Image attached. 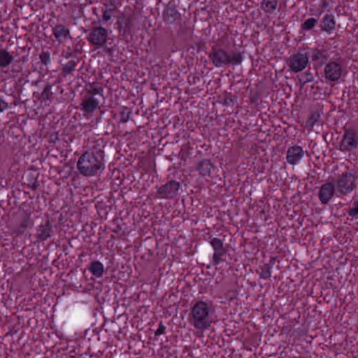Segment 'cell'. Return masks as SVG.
I'll list each match as a JSON object with an SVG mask.
<instances>
[{"label":"cell","mask_w":358,"mask_h":358,"mask_svg":"<svg viewBox=\"0 0 358 358\" xmlns=\"http://www.w3.org/2000/svg\"><path fill=\"white\" fill-rule=\"evenodd\" d=\"M106 154L100 147H92L84 152L76 162V169L81 176L87 178L97 177L105 170Z\"/></svg>","instance_id":"obj_1"},{"label":"cell","mask_w":358,"mask_h":358,"mask_svg":"<svg viewBox=\"0 0 358 358\" xmlns=\"http://www.w3.org/2000/svg\"><path fill=\"white\" fill-rule=\"evenodd\" d=\"M214 311V308L209 302L197 300L190 308L189 322L196 330H207L212 325Z\"/></svg>","instance_id":"obj_2"},{"label":"cell","mask_w":358,"mask_h":358,"mask_svg":"<svg viewBox=\"0 0 358 358\" xmlns=\"http://www.w3.org/2000/svg\"><path fill=\"white\" fill-rule=\"evenodd\" d=\"M181 184L177 180H168L156 190L155 198L160 200H171L178 196Z\"/></svg>","instance_id":"obj_3"},{"label":"cell","mask_w":358,"mask_h":358,"mask_svg":"<svg viewBox=\"0 0 358 358\" xmlns=\"http://www.w3.org/2000/svg\"><path fill=\"white\" fill-rule=\"evenodd\" d=\"M357 185V175L352 172H345L337 181V192L342 196H348L356 189Z\"/></svg>","instance_id":"obj_4"},{"label":"cell","mask_w":358,"mask_h":358,"mask_svg":"<svg viewBox=\"0 0 358 358\" xmlns=\"http://www.w3.org/2000/svg\"><path fill=\"white\" fill-rule=\"evenodd\" d=\"M108 39V30L105 27L95 26L91 29L88 36V40L95 47H102L107 44Z\"/></svg>","instance_id":"obj_5"},{"label":"cell","mask_w":358,"mask_h":358,"mask_svg":"<svg viewBox=\"0 0 358 358\" xmlns=\"http://www.w3.org/2000/svg\"><path fill=\"white\" fill-rule=\"evenodd\" d=\"M309 58L306 53H296L289 57L287 65L292 72L300 73L308 67Z\"/></svg>","instance_id":"obj_6"},{"label":"cell","mask_w":358,"mask_h":358,"mask_svg":"<svg viewBox=\"0 0 358 358\" xmlns=\"http://www.w3.org/2000/svg\"><path fill=\"white\" fill-rule=\"evenodd\" d=\"M209 244L213 249L212 263L218 265L223 260V257L228 253V249L225 246L223 241L218 237H213Z\"/></svg>","instance_id":"obj_7"},{"label":"cell","mask_w":358,"mask_h":358,"mask_svg":"<svg viewBox=\"0 0 358 358\" xmlns=\"http://www.w3.org/2000/svg\"><path fill=\"white\" fill-rule=\"evenodd\" d=\"M358 148V133L354 129H346L340 145L342 152H352Z\"/></svg>","instance_id":"obj_8"},{"label":"cell","mask_w":358,"mask_h":358,"mask_svg":"<svg viewBox=\"0 0 358 358\" xmlns=\"http://www.w3.org/2000/svg\"><path fill=\"white\" fill-rule=\"evenodd\" d=\"M99 107H100V100L96 97V96L89 94H87L81 102V112L86 119H90L92 117Z\"/></svg>","instance_id":"obj_9"},{"label":"cell","mask_w":358,"mask_h":358,"mask_svg":"<svg viewBox=\"0 0 358 358\" xmlns=\"http://www.w3.org/2000/svg\"><path fill=\"white\" fill-rule=\"evenodd\" d=\"M209 58L213 65L218 68L231 65V55L223 49H212L209 54Z\"/></svg>","instance_id":"obj_10"},{"label":"cell","mask_w":358,"mask_h":358,"mask_svg":"<svg viewBox=\"0 0 358 358\" xmlns=\"http://www.w3.org/2000/svg\"><path fill=\"white\" fill-rule=\"evenodd\" d=\"M304 157V151L301 145H291L287 149L286 161L290 165L296 166L302 162Z\"/></svg>","instance_id":"obj_11"},{"label":"cell","mask_w":358,"mask_h":358,"mask_svg":"<svg viewBox=\"0 0 358 358\" xmlns=\"http://www.w3.org/2000/svg\"><path fill=\"white\" fill-rule=\"evenodd\" d=\"M342 72V67L340 64L335 61L328 62L324 67V76L327 81L331 82H336L341 78Z\"/></svg>","instance_id":"obj_12"},{"label":"cell","mask_w":358,"mask_h":358,"mask_svg":"<svg viewBox=\"0 0 358 358\" xmlns=\"http://www.w3.org/2000/svg\"><path fill=\"white\" fill-rule=\"evenodd\" d=\"M52 34L57 42L65 44L72 38L70 30L65 25L57 23L52 28Z\"/></svg>","instance_id":"obj_13"},{"label":"cell","mask_w":358,"mask_h":358,"mask_svg":"<svg viewBox=\"0 0 358 358\" xmlns=\"http://www.w3.org/2000/svg\"><path fill=\"white\" fill-rule=\"evenodd\" d=\"M335 193V187L331 182L324 183L320 188L319 199L322 204H327L333 198Z\"/></svg>","instance_id":"obj_14"},{"label":"cell","mask_w":358,"mask_h":358,"mask_svg":"<svg viewBox=\"0 0 358 358\" xmlns=\"http://www.w3.org/2000/svg\"><path fill=\"white\" fill-rule=\"evenodd\" d=\"M215 168L214 163L209 159H202L197 163L196 170L201 177H209Z\"/></svg>","instance_id":"obj_15"},{"label":"cell","mask_w":358,"mask_h":358,"mask_svg":"<svg viewBox=\"0 0 358 358\" xmlns=\"http://www.w3.org/2000/svg\"><path fill=\"white\" fill-rule=\"evenodd\" d=\"M180 18V13L177 10L176 5L168 4L164 7L162 13V18L164 22H173L177 21Z\"/></svg>","instance_id":"obj_16"},{"label":"cell","mask_w":358,"mask_h":358,"mask_svg":"<svg viewBox=\"0 0 358 358\" xmlns=\"http://www.w3.org/2000/svg\"><path fill=\"white\" fill-rule=\"evenodd\" d=\"M336 28V19L332 14H327L321 22V29L326 33H331Z\"/></svg>","instance_id":"obj_17"},{"label":"cell","mask_w":358,"mask_h":358,"mask_svg":"<svg viewBox=\"0 0 358 358\" xmlns=\"http://www.w3.org/2000/svg\"><path fill=\"white\" fill-rule=\"evenodd\" d=\"M88 270L94 277L100 279L103 276L104 273H105V265L100 260H92L88 267Z\"/></svg>","instance_id":"obj_18"},{"label":"cell","mask_w":358,"mask_h":358,"mask_svg":"<svg viewBox=\"0 0 358 358\" xmlns=\"http://www.w3.org/2000/svg\"><path fill=\"white\" fill-rule=\"evenodd\" d=\"M14 60V56L5 49H0V68L10 66Z\"/></svg>","instance_id":"obj_19"},{"label":"cell","mask_w":358,"mask_h":358,"mask_svg":"<svg viewBox=\"0 0 358 358\" xmlns=\"http://www.w3.org/2000/svg\"><path fill=\"white\" fill-rule=\"evenodd\" d=\"M277 257H273L270 260L269 263L265 264L261 268L260 273V278L261 279L267 280L269 279L272 274L273 268L276 263Z\"/></svg>","instance_id":"obj_20"},{"label":"cell","mask_w":358,"mask_h":358,"mask_svg":"<svg viewBox=\"0 0 358 358\" xmlns=\"http://www.w3.org/2000/svg\"><path fill=\"white\" fill-rule=\"evenodd\" d=\"M279 5V0H262L261 9L265 14H274Z\"/></svg>","instance_id":"obj_21"},{"label":"cell","mask_w":358,"mask_h":358,"mask_svg":"<svg viewBox=\"0 0 358 358\" xmlns=\"http://www.w3.org/2000/svg\"><path fill=\"white\" fill-rule=\"evenodd\" d=\"M76 66H77V62L76 60H69L62 67V74L64 76H70L75 71Z\"/></svg>","instance_id":"obj_22"},{"label":"cell","mask_w":358,"mask_h":358,"mask_svg":"<svg viewBox=\"0 0 358 358\" xmlns=\"http://www.w3.org/2000/svg\"><path fill=\"white\" fill-rule=\"evenodd\" d=\"M53 95H54L53 86L48 83L44 86L41 93H40L39 99L40 100L42 101V102H47V101L51 100V99L53 97Z\"/></svg>","instance_id":"obj_23"},{"label":"cell","mask_w":358,"mask_h":358,"mask_svg":"<svg viewBox=\"0 0 358 358\" xmlns=\"http://www.w3.org/2000/svg\"><path fill=\"white\" fill-rule=\"evenodd\" d=\"M86 93L94 96L102 95L104 93V89L100 85L94 83L90 84L86 89Z\"/></svg>","instance_id":"obj_24"},{"label":"cell","mask_w":358,"mask_h":358,"mask_svg":"<svg viewBox=\"0 0 358 358\" xmlns=\"http://www.w3.org/2000/svg\"><path fill=\"white\" fill-rule=\"evenodd\" d=\"M40 62L45 67L49 66L52 61L51 54L49 51H44L40 53L39 55Z\"/></svg>","instance_id":"obj_25"},{"label":"cell","mask_w":358,"mask_h":358,"mask_svg":"<svg viewBox=\"0 0 358 358\" xmlns=\"http://www.w3.org/2000/svg\"><path fill=\"white\" fill-rule=\"evenodd\" d=\"M316 23H317V20L315 18H309L306 19L304 22L302 24V28L304 30L306 31H309V30H312L316 26Z\"/></svg>","instance_id":"obj_26"},{"label":"cell","mask_w":358,"mask_h":358,"mask_svg":"<svg viewBox=\"0 0 358 358\" xmlns=\"http://www.w3.org/2000/svg\"><path fill=\"white\" fill-rule=\"evenodd\" d=\"M131 113L132 110L127 107H124L122 111L121 112V117H120V121L122 123H127L130 119Z\"/></svg>","instance_id":"obj_27"},{"label":"cell","mask_w":358,"mask_h":358,"mask_svg":"<svg viewBox=\"0 0 358 358\" xmlns=\"http://www.w3.org/2000/svg\"><path fill=\"white\" fill-rule=\"evenodd\" d=\"M230 55H231V65H239L242 62L244 57L239 51L233 53V54H230Z\"/></svg>","instance_id":"obj_28"},{"label":"cell","mask_w":358,"mask_h":358,"mask_svg":"<svg viewBox=\"0 0 358 358\" xmlns=\"http://www.w3.org/2000/svg\"><path fill=\"white\" fill-rule=\"evenodd\" d=\"M43 227H44V228H42L40 230V233L38 235H39L40 239H44V234L45 239H46V238L49 237V236H50L51 231V224L48 223V224H46V225H44Z\"/></svg>","instance_id":"obj_29"},{"label":"cell","mask_w":358,"mask_h":358,"mask_svg":"<svg viewBox=\"0 0 358 358\" xmlns=\"http://www.w3.org/2000/svg\"><path fill=\"white\" fill-rule=\"evenodd\" d=\"M113 9L110 8L109 6L107 7L102 13V20L105 22L109 21L113 17Z\"/></svg>","instance_id":"obj_30"},{"label":"cell","mask_w":358,"mask_h":358,"mask_svg":"<svg viewBox=\"0 0 358 358\" xmlns=\"http://www.w3.org/2000/svg\"><path fill=\"white\" fill-rule=\"evenodd\" d=\"M9 107H10V105H9V102L2 96L0 95V114L6 111L9 108Z\"/></svg>","instance_id":"obj_31"},{"label":"cell","mask_w":358,"mask_h":358,"mask_svg":"<svg viewBox=\"0 0 358 358\" xmlns=\"http://www.w3.org/2000/svg\"><path fill=\"white\" fill-rule=\"evenodd\" d=\"M166 330H167V327H166V326L162 322H161V323L158 324V327H157L156 331H155V337H161V336L164 335L165 333Z\"/></svg>","instance_id":"obj_32"},{"label":"cell","mask_w":358,"mask_h":358,"mask_svg":"<svg viewBox=\"0 0 358 358\" xmlns=\"http://www.w3.org/2000/svg\"><path fill=\"white\" fill-rule=\"evenodd\" d=\"M358 214V206L357 203H356L355 207H351V209L348 211V215L352 218L357 216Z\"/></svg>","instance_id":"obj_33"}]
</instances>
